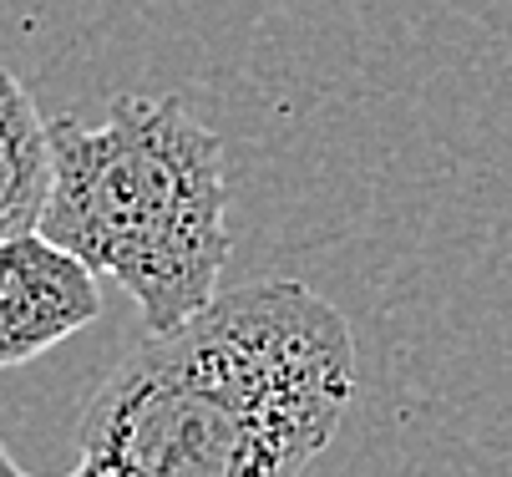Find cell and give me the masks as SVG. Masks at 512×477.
I'll use <instances>...</instances> for the list:
<instances>
[{"instance_id": "obj_1", "label": "cell", "mask_w": 512, "mask_h": 477, "mask_svg": "<svg viewBox=\"0 0 512 477\" xmlns=\"http://www.w3.org/2000/svg\"><path fill=\"white\" fill-rule=\"evenodd\" d=\"M350 401V320L300 280L239 285L107 371L61 477H305ZM0 477L36 472L0 442Z\"/></svg>"}, {"instance_id": "obj_2", "label": "cell", "mask_w": 512, "mask_h": 477, "mask_svg": "<svg viewBox=\"0 0 512 477\" xmlns=\"http://www.w3.org/2000/svg\"><path fill=\"white\" fill-rule=\"evenodd\" d=\"M41 234L117 280L142 335H168L213 305L234 249L224 143L178 97H112L97 127L56 117Z\"/></svg>"}, {"instance_id": "obj_3", "label": "cell", "mask_w": 512, "mask_h": 477, "mask_svg": "<svg viewBox=\"0 0 512 477\" xmlns=\"http://www.w3.org/2000/svg\"><path fill=\"white\" fill-rule=\"evenodd\" d=\"M102 315L97 269L41 229L0 239V371L26 366Z\"/></svg>"}, {"instance_id": "obj_4", "label": "cell", "mask_w": 512, "mask_h": 477, "mask_svg": "<svg viewBox=\"0 0 512 477\" xmlns=\"http://www.w3.org/2000/svg\"><path fill=\"white\" fill-rule=\"evenodd\" d=\"M51 193V122L26 82L0 66V239L41 229Z\"/></svg>"}]
</instances>
